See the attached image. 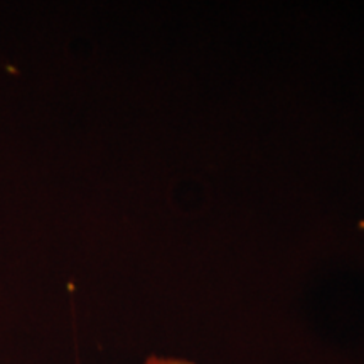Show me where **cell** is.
<instances>
[{
	"label": "cell",
	"mask_w": 364,
	"mask_h": 364,
	"mask_svg": "<svg viewBox=\"0 0 364 364\" xmlns=\"http://www.w3.org/2000/svg\"><path fill=\"white\" fill-rule=\"evenodd\" d=\"M145 364H194L191 361H186V359H174V358H149Z\"/></svg>",
	"instance_id": "obj_1"
}]
</instances>
